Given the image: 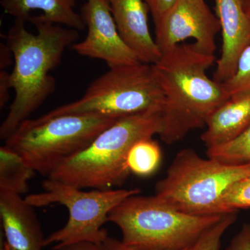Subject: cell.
<instances>
[{
    "label": "cell",
    "instance_id": "6da1fadb",
    "mask_svg": "<svg viewBox=\"0 0 250 250\" xmlns=\"http://www.w3.org/2000/svg\"><path fill=\"white\" fill-rule=\"evenodd\" d=\"M217 62L195 42L181 43L163 52L153 70L164 97L159 136L167 145L205 127L208 118L230 98L223 83L207 75Z\"/></svg>",
    "mask_w": 250,
    "mask_h": 250
},
{
    "label": "cell",
    "instance_id": "7a4b0ae2",
    "mask_svg": "<svg viewBox=\"0 0 250 250\" xmlns=\"http://www.w3.org/2000/svg\"><path fill=\"white\" fill-rule=\"evenodd\" d=\"M28 21L35 26L36 34L27 30L24 21L16 20L6 36L14 59L10 82L15 98L0 126V139L4 141L54 93L56 81L49 72L79 37L76 29L49 22L41 15Z\"/></svg>",
    "mask_w": 250,
    "mask_h": 250
},
{
    "label": "cell",
    "instance_id": "3957f363",
    "mask_svg": "<svg viewBox=\"0 0 250 250\" xmlns=\"http://www.w3.org/2000/svg\"><path fill=\"white\" fill-rule=\"evenodd\" d=\"M161 112L147 111L118 120L83 150L60 164L47 178L79 188L108 190L125 183L126 159L138 141L159 135Z\"/></svg>",
    "mask_w": 250,
    "mask_h": 250
},
{
    "label": "cell",
    "instance_id": "277c9868",
    "mask_svg": "<svg viewBox=\"0 0 250 250\" xmlns=\"http://www.w3.org/2000/svg\"><path fill=\"white\" fill-rule=\"evenodd\" d=\"M223 215L188 214L156 195L130 196L108 215L126 246L139 250H183L191 247Z\"/></svg>",
    "mask_w": 250,
    "mask_h": 250
},
{
    "label": "cell",
    "instance_id": "5b68a950",
    "mask_svg": "<svg viewBox=\"0 0 250 250\" xmlns=\"http://www.w3.org/2000/svg\"><path fill=\"white\" fill-rule=\"evenodd\" d=\"M118 120L94 113L27 119L5 141L39 174L48 177Z\"/></svg>",
    "mask_w": 250,
    "mask_h": 250
},
{
    "label": "cell",
    "instance_id": "8992f818",
    "mask_svg": "<svg viewBox=\"0 0 250 250\" xmlns=\"http://www.w3.org/2000/svg\"><path fill=\"white\" fill-rule=\"evenodd\" d=\"M249 175L250 163L234 165L204 159L187 148L176 154L165 177L156 183L155 195L188 214L221 215L219 204L225 192Z\"/></svg>",
    "mask_w": 250,
    "mask_h": 250
},
{
    "label": "cell",
    "instance_id": "52a82bcc",
    "mask_svg": "<svg viewBox=\"0 0 250 250\" xmlns=\"http://www.w3.org/2000/svg\"><path fill=\"white\" fill-rule=\"evenodd\" d=\"M164 97L151 64L109 67L87 88L82 98L43 115H103L121 119L147 111H162Z\"/></svg>",
    "mask_w": 250,
    "mask_h": 250
},
{
    "label": "cell",
    "instance_id": "ba28073f",
    "mask_svg": "<svg viewBox=\"0 0 250 250\" xmlns=\"http://www.w3.org/2000/svg\"><path fill=\"white\" fill-rule=\"evenodd\" d=\"M44 191L27 195L25 200L34 207L59 204L68 210L65 226L45 238L44 247L54 245L52 250L79 243L101 246L108 236L103 229L111 211L139 188L108 189L83 191L82 189L47 178L42 182Z\"/></svg>",
    "mask_w": 250,
    "mask_h": 250
},
{
    "label": "cell",
    "instance_id": "9c48e42d",
    "mask_svg": "<svg viewBox=\"0 0 250 250\" xmlns=\"http://www.w3.org/2000/svg\"><path fill=\"white\" fill-rule=\"evenodd\" d=\"M154 25V39L161 53L193 39L202 51L215 54L216 36L221 31L216 14L206 0H175Z\"/></svg>",
    "mask_w": 250,
    "mask_h": 250
},
{
    "label": "cell",
    "instance_id": "30bf717a",
    "mask_svg": "<svg viewBox=\"0 0 250 250\" xmlns=\"http://www.w3.org/2000/svg\"><path fill=\"white\" fill-rule=\"evenodd\" d=\"M81 16L88 31L71 47L77 54L103 61L108 67L142 62L120 35L107 0H86Z\"/></svg>",
    "mask_w": 250,
    "mask_h": 250
},
{
    "label": "cell",
    "instance_id": "8fae6325",
    "mask_svg": "<svg viewBox=\"0 0 250 250\" xmlns=\"http://www.w3.org/2000/svg\"><path fill=\"white\" fill-rule=\"evenodd\" d=\"M221 28L223 45L213 79L224 83L236 72L238 59L250 45V18L241 0H213Z\"/></svg>",
    "mask_w": 250,
    "mask_h": 250
},
{
    "label": "cell",
    "instance_id": "7c38bea8",
    "mask_svg": "<svg viewBox=\"0 0 250 250\" xmlns=\"http://www.w3.org/2000/svg\"><path fill=\"white\" fill-rule=\"evenodd\" d=\"M117 29L126 45L143 63H156L162 53L149 27L150 13L144 0H107Z\"/></svg>",
    "mask_w": 250,
    "mask_h": 250
},
{
    "label": "cell",
    "instance_id": "4fadbf2b",
    "mask_svg": "<svg viewBox=\"0 0 250 250\" xmlns=\"http://www.w3.org/2000/svg\"><path fill=\"white\" fill-rule=\"evenodd\" d=\"M0 217L11 250H42L45 238L34 207L21 195L0 190Z\"/></svg>",
    "mask_w": 250,
    "mask_h": 250
},
{
    "label": "cell",
    "instance_id": "5bb4252c",
    "mask_svg": "<svg viewBox=\"0 0 250 250\" xmlns=\"http://www.w3.org/2000/svg\"><path fill=\"white\" fill-rule=\"evenodd\" d=\"M250 125V93L230 97L208 118L201 141L207 149L232 141Z\"/></svg>",
    "mask_w": 250,
    "mask_h": 250
},
{
    "label": "cell",
    "instance_id": "9a60e30c",
    "mask_svg": "<svg viewBox=\"0 0 250 250\" xmlns=\"http://www.w3.org/2000/svg\"><path fill=\"white\" fill-rule=\"evenodd\" d=\"M75 0H1L5 14L27 22L31 13L41 11L46 21L76 30L85 27L81 14L75 11Z\"/></svg>",
    "mask_w": 250,
    "mask_h": 250
},
{
    "label": "cell",
    "instance_id": "2e32d148",
    "mask_svg": "<svg viewBox=\"0 0 250 250\" xmlns=\"http://www.w3.org/2000/svg\"><path fill=\"white\" fill-rule=\"evenodd\" d=\"M36 171L24 158L7 146L0 147V190L22 195Z\"/></svg>",
    "mask_w": 250,
    "mask_h": 250
},
{
    "label": "cell",
    "instance_id": "e0dca14e",
    "mask_svg": "<svg viewBox=\"0 0 250 250\" xmlns=\"http://www.w3.org/2000/svg\"><path fill=\"white\" fill-rule=\"evenodd\" d=\"M162 159L159 145L152 139L141 140L130 149L126 165L130 173L148 177L159 168Z\"/></svg>",
    "mask_w": 250,
    "mask_h": 250
},
{
    "label": "cell",
    "instance_id": "ac0fdd59",
    "mask_svg": "<svg viewBox=\"0 0 250 250\" xmlns=\"http://www.w3.org/2000/svg\"><path fill=\"white\" fill-rule=\"evenodd\" d=\"M208 157L228 164L250 163V125L232 141L217 147L208 148Z\"/></svg>",
    "mask_w": 250,
    "mask_h": 250
},
{
    "label": "cell",
    "instance_id": "d6986e66",
    "mask_svg": "<svg viewBox=\"0 0 250 250\" xmlns=\"http://www.w3.org/2000/svg\"><path fill=\"white\" fill-rule=\"evenodd\" d=\"M250 208V175L236 182L222 197L218 207L219 214L237 212Z\"/></svg>",
    "mask_w": 250,
    "mask_h": 250
},
{
    "label": "cell",
    "instance_id": "ffe728a7",
    "mask_svg": "<svg viewBox=\"0 0 250 250\" xmlns=\"http://www.w3.org/2000/svg\"><path fill=\"white\" fill-rule=\"evenodd\" d=\"M237 212L224 215L188 250H219L225 233L237 220Z\"/></svg>",
    "mask_w": 250,
    "mask_h": 250
},
{
    "label": "cell",
    "instance_id": "44dd1931",
    "mask_svg": "<svg viewBox=\"0 0 250 250\" xmlns=\"http://www.w3.org/2000/svg\"><path fill=\"white\" fill-rule=\"evenodd\" d=\"M223 83L229 97L250 93V45L240 56L234 75Z\"/></svg>",
    "mask_w": 250,
    "mask_h": 250
},
{
    "label": "cell",
    "instance_id": "7402d4cb",
    "mask_svg": "<svg viewBox=\"0 0 250 250\" xmlns=\"http://www.w3.org/2000/svg\"><path fill=\"white\" fill-rule=\"evenodd\" d=\"M226 250H250V224L246 223L242 226Z\"/></svg>",
    "mask_w": 250,
    "mask_h": 250
},
{
    "label": "cell",
    "instance_id": "603a6c76",
    "mask_svg": "<svg viewBox=\"0 0 250 250\" xmlns=\"http://www.w3.org/2000/svg\"><path fill=\"white\" fill-rule=\"evenodd\" d=\"M175 0H144L152 14L154 24L159 22Z\"/></svg>",
    "mask_w": 250,
    "mask_h": 250
},
{
    "label": "cell",
    "instance_id": "cb8c5ba5",
    "mask_svg": "<svg viewBox=\"0 0 250 250\" xmlns=\"http://www.w3.org/2000/svg\"><path fill=\"white\" fill-rule=\"evenodd\" d=\"M10 73L5 70L0 72V108L2 109L9 100V90L11 89Z\"/></svg>",
    "mask_w": 250,
    "mask_h": 250
},
{
    "label": "cell",
    "instance_id": "d4e9b609",
    "mask_svg": "<svg viewBox=\"0 0 250 250\" xmlns=\"http://www.w3.org/2000/svg\"><path fill=\"white\" fill-rule=\"evenodd\" d=\"M102 250H139L126 246L122 241L108 236L107 238L100 246ZM188 249L183 250H188Z\"/></svg>",
    "mask_w": 250,
    "mask_h": 250
},
{
    "label": "cell",
    "instance_id": "484cf974",
    "mask_svg": "<svg viewBox=\"0 0 250 250\" xmlns=\"http://www.w3.org/2000/svg\"><path fill=\"white\" fill-rule=\"evenodd\" d=\"M53 250H102L98 245L90 243H79L68 245Z\"/></svg>",
    "mask_w": 250,
    "mask_h": 250
},
{
    "label": "cell",
    "instance_id": "4316f807",
    "mask_svg": "<svg viewBox=\"0 0 250 250\" xmlns=\"http://www.w3.org/2000/svg\"><path fill=\"white\" fill-rule=\"evenodd\" d=\"M1 59H0V66L1 68L4 70L6 67L9 66L11 62V57H12L13 54L11 52V49L6 45V43H1Z\"/></svg>",
    "mask_w": 250,
    "mask_h": 250
},
{
    "label": "cell",
    "instance_id": "83f0119b",
    "mask_svg": "<svg viewBox=\"0 0 250 250\" xmlns=\"http://www.w3.org/2000/svg\"><path fill=\"white\" fill-rule=\"evenodd\" d=\"M241 2L247 15L250 18V0H241Z\"/></svg>",
    "mask_w": 250,
    "mask_h": 250
},
{
    "label": "cell",
    "instance_id": "f1b7e54d",
    "mask_svg": "<svg viewBox=\"0 0 250 250\" xmlns=\"http://www.w3.org/2000/svg\"><path fill=\"white\" fill-rule=\"evenodd\" d=\"M1 250H11V248H9V246L6 244V243H4V244L1 246Z\"/></svg>",
    "mask_w": 250,
    "mask_h": 250
}]
</instances>
